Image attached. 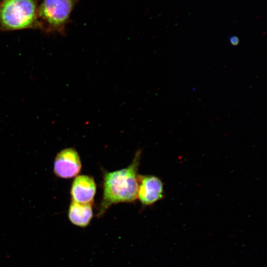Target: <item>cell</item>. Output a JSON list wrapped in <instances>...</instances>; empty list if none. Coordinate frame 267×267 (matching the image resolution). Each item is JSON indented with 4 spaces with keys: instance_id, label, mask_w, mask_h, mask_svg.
<instances>
[{
    "instance_id": "cell-4",
    "label": "cell",
    "mask_w": 267,
    "mask_h": 267,
    "mask_svg": "<svg viewBox=\"0 0 267 267\" xmlns=\"http://www.w3.org/2000/svg\"><path fill=\"white\" fill-rule=\"evenodd\" d=\"M81 167L77 151L74 148H66L57 154L54 163V173L61 178H71L80 173Z\"/></svg>"
},
{
    "instance_id": "cell-5",
    "label": "cell",
    "mask_w": 267,
    "mask_h": 267,
    "mask_svg": "<svg viewBox=\"0 0 267 267\" xmlns=\"http://www.w3.org/2000/svg\"><path fill=\"white\" fill-rule=\"evenodd\" d=\"M163 197V183L159 178L138 175L137 198L142 204L152 205Z\"/></svg>"
},
{
    "instance_id": "cell-2",
    "label": "cell",
    "mask_w": 267,
    "mask_h": 267,
    "mask_svg": "<svg viewBox=\"0 0 267 267\" xmlns=\"http://www.w3.org/2000/svg\"><path fill=\"white\" fill-rule=\"evenodd\" d=\"M36 0H2L0 5V29L15 31L39 28Z\"/></svg>"
},
{
    "instance_id": "cell-1",
    "label": "cell",
    "mask_w": 267,
    "mask_h": 267,
    "mask_svg": "<svg viewBox=\"0 0 267 267\" xmlns=\"http://www.w3.org/2000/svg\"><path fill=\"white\" fill-rule=\"evenodd\" d=\"M141 152H136L127 167L104 173L103 194L98 216H101L112 205L120 202H132L137 198V171Z\"/></svg>"
},
{
    "instance_id": "cell-3",
    "label": "cell",
    "mask_w": 267,
    "mask_h": 267,
    "mask_svg": "<svg viewBox=\"0 0 267 267\" xmlns=\"http://www.w3.org/2000/svg\"><path fill=\"white\" fill-rule=\"evenodd\" d=\"M78 0H44L38 8L39 28L46 33L64 35Z\"/></svg>"
},
{
    "instance_id": "cell-8",
    "label": "cell",
    "mask_w": 267,
    "mask_h": 267,
    "mask_svg": "<svg viewBox=\"0 0 267 267\" xmlns=\"http://www.w3.org/2000/svg\"><path fill=\"white\" fill-rule=\"evenodd\" d=\"M229 42L232 45H237L239 43V38L235 36H232L229 37Z\"/></svg>"
},
{
    "instance_id": "cell-7",
    "label": "cell",
    "mask_w": 267,
    "mask_h": 267,
    "mask_svg": "<svg viewBox=\"0 0 267 267\" xmlns=\"http://www.w3.org/2000/svg\"><path fill=\"white\" fill-rule=\"evenodd\" d=\"M68 216L73 224L81 227H86L93 217L91 204H81L72 201L69 206Z\"/></svg>"
},
{
    "instance_id": "cell-6",
    "label": "cell",
    "mask_w": 267,
    "mask_h": 267,
    "mask_svg": "<svg viewBox=\"0 0 267 267\" xmlns=\"http://www.w3.org/2000/svg\"><path fill=\"white\" fill-rule=\"evenodd\" d=\"M96 189V183L92 177L78 176L74 179L71 188L72 201L81 204H92Z\"/></svg>"
}]
</instances>
